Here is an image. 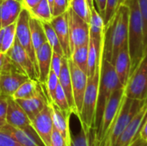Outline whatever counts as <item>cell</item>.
<instances>
[{
	"label": "cell",
	"mask_w": 147,
	"mask_h": 146,
	"mask_svg": "<svg viewBox=\"0 0 147 146\" xmlns=\"http://www.w3.org/2000/svg\"><path fill=\"white\" fill-rule=\"evenodd\" d=\"M123 3L129 8L128 48L131 59V75L144 57L142 18L139 0H125Z\"/></svg>",
	"instance_id": "6da1fadb"
},
{
	"label": "cell",
	"mask_w": 147,
	"mask_h": 146,
	"mask_svg": "<svg viewBox=\"0 0 147 146\" xmlns=\"http://www.w3.org/2000/svg\"><path fill=\"white\" fill-rule=\"evenodd\" d=\"M120 88H125L120 82L115 72L114 65L108 59L102 58L100 67V81L98 89V99L95 120V130L97 128L102 119L105 107L112 94Z\"/></svg>",
	"instance_id": "7a4b0ae2"
},
{
	"label": "cell",
	"mask_w": 147,
	"mask_h": 146,
	"mask_svg": "<svg viewBox=\"0 0 147 146\" xmlns=\"http://www.w3.org/2000/svg\"><path fill=\"white\" fill-rule=\"evenodd\" d=\"M145 104L146 101L131 99L125 96L116 118L99 146L114 145L115 141Z\"/></svg>",
	"instance_id": "3957f363"
},
{
	"label": "cell",
	"mask_w": 147,
	"mask_h": 146,
	"mask_svg": "<svg viewBox=\"0 0 147 146\" xmlns=\"http://www.w3.org/2000/svg\"><path fill=\"white\" fill-rule=\"evenodd\" d=\"M100 67L101 65L97 68L93 76L88 77L82 108L78 116L81 127L90 133L95 132V120L100 81Z\"/></svg>",
	"instance_id": "277c9868"
},
{
	"label": "cell",
	"mask_w": 147,
	"mask_h": 146,
	"mask_svg": "<svg viewBox=\"0 0 147 146\" xmlns=\"http://www.w3.org/2000/svg\"><path fill=\"white\" fill-rule=\"evenodd\" d=\"M125 96V88L117 89L110 96L105 109L103 111L102 119L97 128L94 133V146H99L109 129L110 128L113 121L116 118L121 106Z\"/></svg>",
	"instance_id": "5b68a950"
},
{
	"label": "cell",
	"mask_w": 147,
	"mask_h": 146,
	"mask_svg": "<svg viewBox=\"0 0 147 146\" xmlns=\"http://www.w3.org/2000/svg\"><path fill=\"white\" fill-rule=\"evenodd\" d=\"M129 8L126 3H121L113 18L112 28V60L114 65L121 47L128 42Z\"/></svg>",
	"instance_id": "8992f818"
},
{
	"label": "cell",
	"mask_w": 147,
	"mask_h": 146,
	"mask_svg": "<svg viewBox=\"0 0 147 146\" xmlns=\"http://www.w3.org/2000/svg\"><path fill=\"white\" fill-rule=\"evenodd\" d=\"M125 96L131 99L146 101L147 97V52L130 75L125 86Z\"/></svg>",
	"instance_id": "52a82bcc"
},
{
	"label": "cell",
	"mask_w": 147,
	"mask_h": 146,
	"mask_svg": "<svg viewBox=\"0 0 147 146\" xmlns=\"http://www.w3.org/2000/svg\"><path fill=\"white\" fill-rule=\"evenodd\" d=\"M29 19H30V14L28 10H27L26 9H22L16 21V40L21 45V46L25 50V52L28 54V56L34 62L39 77V69L36 61V52L32 42L30 28H29Z\"/></svg>",
	"instance_id": "ba28073f"
},
{
	"label": "cell",
	"mask_w": 147,
	"mask_h": 146,
	"mask_svg": "<svg viewBox=\"0 0 147 146\" xmlns=\"http://www.w3.org/2000/svg\"><path fill=\"white\" fill-rule=\"evenodd\" d=\"M28 79L29 77L21 71L9 59L0 71L1 94L6 96H12L17 89Z\"/></svg>",
	"instance_id": "9c48e42d"
},
{
	"label": "cell",
	"mask_w": 147,
	"mask_h": 146,
	"mask_svg": "<svg viewBox=\"0 0 147 146\" xmlns=\"http://www.w3.org/2000/svg\"><path fill=\"white\" fill-rule=\"evenodd\" d=\"M69 33L71 51L79 46L89 44L90 41V24L75 14L71 9L67 10Z\"/></svg>",
	"instance_id": "30bf717a"
},
{
	"label": "cell",
	"mask_w": 147,
	"mask_h": 146,
	"mask_svg": "<svg viewBox=\"0 0 147 146\" xmlns=\"http://www.w3.org/2000/svg\"><path fill=\"white\" fill-rule=\"evenodd\" d=\"M71 77V84H72V91L74 97V103L76 108V116L78 118L84 96L85 93L87 82H88V75L83 70H81L71 59H68Z\"/></svg>",
	"instance_id": "8fae6325"
},
{
	"label": "cell",
	"mask_w": 147,
	"mask_h": 146,
	"mask_svg": "<svg viewBox=\"0 0 147 146\" xmlns=\"http://www.w3.org/2000/svg\"><path fill=\"white\" fill-rule=\"evenodd\" d=\"M11 62L30 79L38 81V73L35 65L28 54L16 40L12 47L6 52Z\"/></svg>",
	"instance_id": "7c38bea8"
},
{
	"label": "cell",
	"mask_w": 147,
	"mask_h": 146,
	"mask_svg": "<svg viewBox=\"0 0 147 146\" xmlns=\"http://www.w3.org/2000/svg\"><path fill=\"white\" fill-rule=\"evenodd\" d=\"M147 117V104L139 111L113 146H130L139 137Z\"/></svg>",
	"instance_id": "4fadbf2b"
},
{
	"label": "cell",
	"mask_w": 147,
	"mask_h": 146,
	"mask_svg": "<svg viewBox=\"0 0 147 146\" xmlns=\"http://www.w3.org/2000/svg\"><path fill=\"white\" fill-rule=\"evenodd\" d=\"M32 126L40 137L46 146H50L52 133L53 131V112L50 102L32 120Z\"/></svg>",
	"instance_id": "5bb4252c"
},
{
	"label": "cell",
	"mask_w": 147,
	"mask_h": 146,
	"mask_svg": "<svg viewBox=\"0 0 147 146\" xmlns=\"http://www.w3.org/2000/svg\"><path fill=\"white\" fill-rule=\"evenodd\" d=\"M50 23L52 24L58 36V39L60 42L64 52V57H65L66 59H70L71 56V41H70L67 12L60 15L53 17Z\"/></svg>",
	"instance_id": "9a60e30c"
},
{
	"label": "cell",
	"mask_w": 147,
	"mask_h": 146,
	"mask_svg": "<svg viewBox=\"0 0 147 146\" xmlns=\"http://www.w3.org/2000/svg\"><path fill=\"white\" fill-rule=\"evenodd\" d=\"M16 101L25 111V113L30 119L31 122L49 102L41 83L34 96L28 99H20Z\"/></svg>",
	"instance_id": "2e32d148"
},
{
	"label": "cell",
	"mask_w": 147,
	"mask_h": 146,
	"mask_svg": "<svg viewBox=\"0 0 147 146\" xmlns=\"http://www.w3.org/2000/svg\"><path fill=\"white\" fill-rule=\"evenodd\" d=\"M5 123L6 125L15 128H22L32 125V122L25 111L11 96L8 97V108Z\"/></svg>",
	"instance_id": "e0dca14e"
},
{
	"label": "cell",
	"mask_w": 147,
	"mask_h": 146,
	"mask_svg": "<svg viewBox=\"0 0 147 146\" xmlns=\"http://www.w3.org/2000/svg\"><path fill=\"white\" fill-rule=\"evenodd\" d=\"M5 126L20 146H46L32 125L22 128H15L6 124Z\"/></svg>",
	"instance_id": "ac0fdd59"
},
{
	"label": "cell",
	"mask_w": 147,
	"mask_h": 146,
	"mask_svg": "<svg viewBox=\"0 0 147 146\" xmlns=\"http://www.w3.org/2000/svg\"><path fill=\"white\" fill-rule=\"evenodd\" d=\"M22 9L21 0H0V29L16 22Z\"/></svg>",
	"instance_id": "d6986e66"
},
{
	"label": "cell",
	"mask_w": 147,
	"mask_h": 146,
	"mask_svg": "<svg viewBox=\"0 0 147 146\" xmlns=\"http://www.w3.org/2000/svg\"><path fill=\"white\" fill-rule=\"evenodd\" d=\"M53 49L49 43L47 41L44 43L37 51H36V61L39 69V77L38 81L42 84L45 85L48 75L51 71V62L53 57Z\"/></svg>",
	"instance_id": "ffe728a7"
},
{
	"label": "cell",
	"mask_w": 147,
	"mask_h": 146,
	"mask_svg": "<svg viewBox=\"0 0 147 146\" xmlns=\"http://www.w3.org/2000/svg\"><path fill=\"white\" fill-rule=\"evenodd\" d=\"M114 66L121 83L125 87L129 79L131 71V59L128 48V42L121 47L115 59Z\"/></svg>",
	"instance_id": "44dd1931"
},
{
	"label": "cell",
	"mask_w": 147,
	"mask_h": 146,
	"mask_svg": "<svg viewBox=\"0 0 147 146\" xmlns=\"http://www.w3.org/2000/svg\"><path fill=\"white\" fill-rule=\"evenodd\" d=\"M50 104L53 112V128L63 136L65 140L70 146L72 136L70 130V116L71 114H66L63 112L53 102H50Z\"/></svg>",
	"instance_id": "7402d4cb"
},
{
	"label": "cell",
	"mask_w": 147,
	"mask_h": 146,
	"mask_svg": "<svg viewBox=\"0 0 147 146\" xmlns=\"http://www.w3.org/2000/svg\"><path fill=\"white\" fill-rule=\"evenodd\" d=\"M59 83L61 85L63 90L65 91V94L67 97L70 108H71L73 114L76 115V108H75V103H74L69 62H68V59H66L65 57H63V59H62L61 70H60V72L59 75Z\"/></svg>",
	"instance_id": "603a6c76"
},
{
	"label": "cell",
	"mask_w": 147,
	"mask_h": 146,
	"mask_svg": "<svg viewBox=\"0 0 147 146\" xmlns=\"http://www.w3.org/2000/svg\"><path fill=\"white\" fill-rule=\"evenodd\" d=\"M96 1L94 5L90 7V37L96 40L102 41L103 39V32L105 28V23L102 15L100 14L99 10L96 9Z\"/></svg>",
	"instance_id": "cb8c5ba5"
},
{
	"label": "cell",
	"mask_w": 147,
	"mask_h": 146,
	"mask_svg": "<svg viewBox=\"0 0 147 146\" xmlns=\"http://www.w3.org/2000/svg\"><path fill=\"white\" fill-rule=\"evenodd\" d=\"M29 28H30L33 46L36 52V51L44 43L47 41V37H46L45 31L42 26V22L32 16H30V19H29Z\"/></svg>",
	"instance_id": "d4e9b609"
},
{
	"label": "cell",
	"mask_w": 147,
	"mask_h": 146,
	"mask_svg": "<svg viewBox=\"0 0 147 146\" xmlns=\"http://www.w3.org/2000/svg\"><path fill=\"white\" fill-rule=\"evenodd\" d=\"M16 22L0 29V52L6 53L16 40Z\"/></svg>",
	"instance_id": "484cf974"
},
{
	"label": "cell",
	"mask_w": 147,
	"mask_h": 146,
	"mask_svg": "<svg viewBox=\"0 0 147 146\" xmlns=\"http://www.w3.org/2000/svg\"><path fill=\"white\" fill-rule=\"evenodd\" d=\"M40 85V83L39 81L29 78L17 89V90L14 93V95L11 97L15 100L30 98L35 95Z\"/></svg>",
	"instance_id": "4316f807"
},
{
	"label": "cell",
	"mask_w": 147,
	"mask_h": 146,
	"mask_svg": "<svg viewBox=\"0 0 147 146\" xmlns=\"http://www.w3.org/2000/svg\"><path fill=\"white\" fill-rule=\"evenodd\" d=\"M30 16L40 22H51L53 18L52 9L47 0H40V2L32 9L28 10Z\"/></svg>",
	"instance_id": "83f0119b"
},
{
	"label": "cell",
	"mask_w": 147,
	"mask_h": 146,
	"mask_svg": "<svg viewBox=\"0 0 147 146\" xmlns=\"http://www.w3.org/2000/svg\"><path fill=\"white\" fill-rule=\"evenodd\" d=\"M88 51L89 44L82 45L75 47L71 51V59L84 72L88 71Z\"/></svg>",
	"instance_id": "f1b7e54d"
},
{
	"label": "cell",
	"mask_w": 147,
	"mask_h": 146,
	"mask_svg": "<svg viewBox=\"0 0 147 146\" xmlns=\"http://www.w3.org/2000/svg\"><path fill=\"white\" fill-rule=\"evenodd\" d=\"M42 22V26H43V28L45 31L47 40L49 43V45L51 46L53 51L64 56V52H63V49L61 47L60 42L58 39V36H57L52 24L50 23V22Z\"/></svg>",
	"instance_id": "f546056e"
},
{
	"label": "cell",
	"mask_w": 147,
	"mask_h": 146,
	"mask_svg": "<svg viewBox=\"0 0 147 146\" xmlns=\"http://www.w3.org/2000/svg\"><path fill=\"white\" fill-rule=\"evenodd\" d=\"M70 9L86 22L90 20V9L86 0H70Z\"/></svg>",
	"instance_id": "4dcf8cb0"
},
{
	"label": "cell",
	"mask_w": 147,
	"mask_h": 146,
	"mask_svg": "<svg viewBox=\"0 0 147 146\" xmlns=\"http://www.w3.org/2000/svg\"><path fill=\"white\" fill-rule=\"evenodd\" d=\"M94 133L95 132L90 133L81 127L77 135L71 136L70 146H94Z\"/></svg>",
	"instance_id": "1f68e13d"
},
{
	"label": "cell",
	"mask_w": 147,
	"mask_h": 146,
	"mask_svg": "<svg viewBox=\"0 0 147 146\" xmlns=\"http://www.w3.org/2000/svg\"><path fill=\"white\" fill-rule=\"evenodd\" d=\"M53 103H54L63 112H65L66 114H73L71 108H70V105H69L67 97H66V96L65 94V91L63 90V89H62L61 85L59 84V83L58 87L56 89Z\"/></svg>",
	"instance_id": "d6a6232c"
},
{
	"label": "cell",
	"mask_w": 147,
	"mask_h": 146,
	"mask_svg": "<svg viewBox=\"0 0 147 146\" xmlns=\"http://www.w3.org/2000/svg\"><path fill=\"white\" fill-rule=\"evenodd\" d=\"M58 84H59V76L53 71L51 70L46 84L42 85L49 102H53V101Z\"/></svg>",
	"instance_id": "836d02e7"
},
{
	"label": "cell",
	"mask_w": 147,
	"mask_h": 146,
	"mask_svg": "<svg viewBox=\"0 0 147 146\" xmlns=\"http://www.w3.org/2000/svg\"><path fill=\"white\" fill-rule=\"evenodd\" d=\"M140 9L142 18V28H143V46H144V55L147 52V0H139Z\"/></svg>",
	"instance_id": "e575fe53"
},
{
	"label": "cell",
	"mask_w": 147,
	"mask_h": 146,
	"mask_svg": "<svg viewBox=\"0 0 147 146\" xmlns=\"http://www.w3.org/2000/svg\"><path fill=\"white\" fill-rule=\"evenodd\" d=\"M119 0H107L106 8L103 15V20L105 25L108 24L115 16L118 7H119Z\"/></svg>",
	"instance_id": "d590c367"
},
{
	"label": "cell",
	"mask_w": 147,
	"mask_h": 146,
	"mask_svg": "<svg viewBox=\"0 0 147 146\" xmlns=\"http://www.w3.org/2000/svg\"><path fill=\"white\" fill-rule=\"evenodd\" d=\"M70 8V0H53L52 6L53 17L60 15L65 12Z\"/></svg>",
	"instance_id": "8d00e7d4"
},
{
	"label": "cell",
	"mask_w": 147,
	"mask_h": 146,
	"mask_svg": "<svg viewBox=\"0 0 147 146\" xmlns=\"http://www.w3.org/2000/svg\"><path fill=\"white\" fill-rule=\"evenodd\" d=\"M0 146H20L6 128L5 125L0 127Z\"/></svg>",
	"instance_id": "74e56055"
},
{
	"label": "cell",
	"mask_w": 147,
	"mask_h": 146,
	"mask_svg": "<svg viewBox=\"0 0 147 146\" xmlns=\"http://www.w3.org/2000/svg\"><path fill=\"white\" fill-rule=\"evenodd\" d=\"M62 55L53 52V57H52V62H51V70L53 71L58 76L59 75L60 70H61V65H62V59H63Z\"/></svg>",
	"instance_id": "f35d334b"
},
{
	"label": "cell",
	"mask_w": 147,
	"mask_h": 146,
	"mask_svg": "<svg viewBox=\"0 0 147 146\" xmlns=\"http://www.w3.org/2000/svg\"><path fill=\"white\" fill-rule=\"evenodd\" d=\"M50 146H69V145L65 140L63 136L56 129L53 128V131L52 133V138H51V142H50Z\"/></svg>",
	"instance_id": "ab89813d"
},
{
	"label": "cell",
	"mask_w": 147,
	"mask_h": 146,
	"mask_svg": "<svg viewBox=\"0 0 147 146\" xmlns=\"http://www.w3.org/2000/svg\"><path fill=\"white\" fill-rule=\"evenodd\" d=\"M8 97L9 96L0 95V121L3 123H5V119H6V113H7V108H8Z\"/></svg>",
	"instance_id": "60d3db41"
},
{
	"label": "cell",
	"mask_w": 147,
	"mask_h": 146,
	"mask_svg": "<svg viewBox=\"0 0 147 146\" xmlns=\"http://www.w3.org/2000/svg\"><path fill=\"white\" fill-rule=\"evenodd\" d=\"M23 9H26L27 10H30L33 8H34L40 0H21Z\"/></svg>",
	"instance_id": "b9f144b4"
},
{
	"label": "cell",
	"mask_w": 147,
	"mask_h": 146,
	"mask_svg": "<svg viewBox=\"0 0 147 146\" xmlns=\"http://www.w3.org/2000/svg\"><path fill=\"white\" fill-rule=\"evenodd\" d=\"M97 8H99V12L100 14L102 15H104V11H105V8H106V3H107V0H95Z\"/></svg>",
	"instance_id": "7bdbcfd3"
},
{
	"label": "cell",
	"mask_w": 147,
	"mask_h": 146,
	"mask_svg": "<svg viewBox=\"0 0 147 146\" xmlns=\"http://www.w3.org/2000/svg\"><path fill=\"white\" fill-rule=\"evenodd\" d=\"M9 61V57L6 55V53L0 52V71L3 69V67L6 65V64Z\"/></svg>",
	"instance_id": "ee69618b"
},
{
	"label": "cell",
	"mask_w": 147,
	"mask_h": 146,
	"mask_svg": "<svg viewBox=\"0 0 147 146\" xmlns=\"http://www.w3.org/2000/svg\"><path fill=\"white\" fill-rule=\"evenodd\" d=\"M140 137L142 139H144L145 141L147 142V117L145 123H144V125H143V126H142V128H141V130H140Z\"/></svg>",
	"instance_id": "f6af8a7d"
},
{
	"label": "cell",
	"mask_w": 147,
	"mask_h": 146,
	"mask_svg": "<svg viewBox=\"0 0 147 146\" xmlns=\"http://www.w3.org/2000/svg\"><path fill=\"white\" fill-rule=\"evenodd\" d=\"M130 146H147V142L139 137Z\"/></svg>",
	"instance_id": "bcb514c9"
},
{
	"label": "cell",
	"mask_w": 147,
	"mask_h": 146,
	"mask_svg": "<svg viewBox=\"0 0 147 146\" xmlns=\"http://www.w3.org/2000/svg\"><path fill=\"white\" fill-rule=\"evenodd\" d=\"M86 1H87V3H88V4H89L90 8V7H92V6L94 5V2H95V0H86Z\"/></svg>",
	"instance_id": "7dc6e473"
},
{
	"label": "cell",
	"mask_w": 147,
	"mask_h": 146,
	"mask_svg": "<svg viewBox=\"0 0 147 146\" xmlns=\"http://www.w3.org/2000/svg\"><path fill=\"white\" fill-rule=\"evenodd\" d=\"M47 1H48V3H49V4H50V6H51V9H52L53 3V0H47Z\"/></svg>",
	"instance_id": "c3c4849f"
},
{
	"label": "cell",
	"mask_w": 147,
	"mask_h": 146,
	"mask_svg": "<svg viewBox=\"0 0 147 146\" xmlns=\"http://www.w3.org/2000/svg\"><path fill=\"white\" fill-rule=\"evenodd\" d=\"M124 2H125V0H119V4L121 5V3H123ZM120 5H119V6H120Z\"/></svg>",
	"instance_id": "681fc988"
},
{
	"label": "cell",
	"mask_w": 147,
	"mask_h": 146,
	"mask_svg": "<svg viewBox=\"0 0 147 146\" xmlns=\"http://www.w3.org/2000/svg\"><path fill=\"white\" fill-rule=\"evenodd\" d=\"M5 125V123H3V122H2V121H0V127H2V126H3Z\"/></svg>",
	"instance_id": "f907efd6"
},
{
	"label": "cell",
	"mask_w": 147,
	"mask_h": 146,
	"mask_svg": "<svg viewBox=\"0 0 147 146\" xmlns=\"http://www.w3.org/2000/svg\"><path fill=\"white\" fill-rule=\"evenodd\" d=\"M146 104H147V97H146Z\"/></svg>",
	"instance_id": "816d5d0a"
},
{
	"label": "cell",
	"mask_w": 147,
	"mask_h": 146,
	"mask_svg": "<svg viewBox=\"0 0 147 146\" xmlns=\"http://www.w3.org/2000/svg\"><path fill=\"white\" fill-rule=\"evenodd\" d=\"M0 95H2V94H1V89H0Z\"/></svg>",
	"instance_id": "f5cc1de1"
}]
</instances>
